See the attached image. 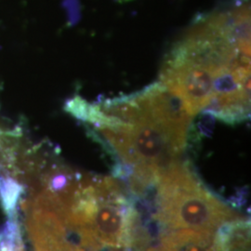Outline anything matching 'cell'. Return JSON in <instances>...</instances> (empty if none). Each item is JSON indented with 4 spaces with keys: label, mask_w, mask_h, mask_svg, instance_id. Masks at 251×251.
Here are the masks:
<instances>
[{
    "label": "cell",
    "mask_w": 251,
    "mask_h": 251,
    "mask_svg": "<svg viewBox=\"0 0 251 251\" xmlns=\"http://www.w3.org/2000/svg\"><path fill=\"white\" fill-rule=\"evenodd\" d=\"M146 251H216L214 233L184 229L164 230L158 245Z\"/></svg>",
    "instance_id": "cell-2"
},
{
    "label": "cell",
    "mask_w": 251,
    "mask_h": 251,
    "mask_svg": "<svg viewBox=\"0 0 251 251\" xmlns=\"http://www.w3.org/2000/svg\"><path fill=\"white\" fill-rule=\"evenodd\" d=\"M35 251H85L78 244L73 243L70 238H58L33 246Z\"/></svg>",
    "instance_id": "cell-5"
},
{
    "label": "cell",
    "mask_w": 251,
    "mask_h": 251,
    "mask_svg": "<svg viewBox=\"0 0 251 251\" xmlns=\"http://www.w3.org/2000/svg\"><path fill=\"white\" fill-rule=\"evenodd\" d=\"M25 191L18 179L0 172V206L8 219L18 217L17 207Z\"/></svg>",
    "instance_id": "cell-4"
},
{
    "label": "cell",
    "mask_w": 251,
    "mask_h": 251,
    "mask_svg": "<svg viewBox=\"0 0 251 251\" xmlns=\"http://www.w3.org/2000/svg\"><path fill=\"white\" fill-rule=\"evenodd\" d=\"M216 251H251V223L240 218L228 221L216 230Z\"/></svg>",
    "instance_id": "cell-3"
},
{
    "label": "cell",
    "mask_w": 251,
    "mask_h": 251,
    "mask_svg": "<svg viewBox=\"0 0 251 251\" xmlns=\"http://www.w3.org/2000/svg\"><path fill=\"white\" fill-rule=\"evenodd\" d=\"M155 189L153 219L162 230L214 233L223 224L239 218L179 160L162 171Z\"/></svg>",
    "instance_id": "cell-1"
}]
</instances>
